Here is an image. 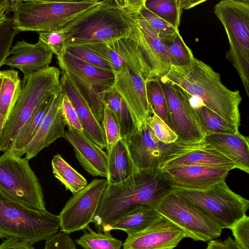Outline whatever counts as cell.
<instances>
[{
	"instance_id": "6da1fadb",
	"label": "cell",
	"mask_w": 249,
	"mask_h": 249,
	"mask_svg": "<svg viewBox=\"0 0 249 249\" xmlns=\"http://www.w3.org/2000/svg\"><path fill=\"white\" fill-rule=\"evenodd\" d=\"M173 189L162 169L138 172L119 183L107 184L91 223L99 231H104L136 206L144 204L156 209Z\"/></svg>"
},
{
	"instance_id": "7a4b0ae2",
	"label": "cell",
	"mask_w": 249,
	"mask_h": 249,
	"mask_svg": "<svg viewBox=\"0 0 249 249\" xmlns=\"http://www.w3.org/2000/svg\"><path fill=\"white\" fill-rule=\"evenodd\" d=\"M163 77L239 129V107L242 101L240 92L227 88L222 83L220 74L210 65L194 57L185 66L172 65Z\"/></svg>"
},
{
	"instance_id": "3957f363",
	"label": "cell",
	"mask_w": 249,
	"mask_h": 249,
	"mask_svg": "<svg viewBox=\"0 0 249 249\" xmlns=\"http://www.w3.org/2000/svg\"><path fill=\"white\" fill-rule=\"evenodd\" d=\"M136 24L113 0H103L66 25L61 30L65 47L104 43L130 36Z\"/></svg>"
},
{
	"instance_id": "277c9868",
	"label": "cell",
	"mask_w": 249,
	"mask_h": 249,
	"mask_svg": "<svg viewBox=\"0 0 249 249\" xmlns=\"http://www.w3.org/2000/svg\"><path fill=\"white\" fill-rule=\"evenodd\" d=\"M101 0H11L13 25L18 32L61 30L66 25Z\"/></svg>"
},
{
	"instance_id": "5b68a950",
	"label": "cell",
	"mask_w": 249,
	"mask_h": 249,
	"mask_svg": "<svg viewBox=\"0 0 249 249\" xmlns=\"http://www.w3.org/2000/svg\"><path fill=\"white\" fill-rule=\"evenodd\" d=\"M59 228L58 215L28 208L0 192V238H16L33 245L50 238Z\"/></svg>"
},
{
	"instance_id": "8992f818",
	"label": "cell",
	"mask_w": 249,
	"mask_h": 249,
	"mask_svg": "<svg viewBox=\"0 0 249 249\" xmlns=\"http://www.w3.org/2000/svg\"><path fill=\"white\" fill-rule=\"evenodd\" d=\"M60 71L50 67L23 76L20 94L0 135V152H10L21 128L50 91L60 86Z\"/></svg>"
},
{
	"instance_id": "52a82bcc",
	"label": "cell",
	"mask_w": 249,
	"mask_h": 249,
	"mask_svg": "<svg viewBox=\"0 0 249 249\" xmlns=\"http://www.w3.org/2000/svg\"><path fill=\"white\" fill-rule=\"evenodd\" d=\"M214 13L226 33L230 49L226 58L234 67L249 96V0H222Z\"/></svg>"
},
{
	"instance_id": "ba28073f",
	"label": "cell",
	"mask_w": 249,
	"mask_h": 249,
	"mask_svg": "<svg viewBox=\"0 0 249 249\" xmlns=\"http://www.w3.org/2000/svg\"><path fill=\"white\" fill-rule=\"evenodd\" d=\"M186 201L218 223L223 229L230 228L246 215L249 201L233 192L225 180L205 190L173 188Z\"/></svg>"
},
{
	"instance_id": "9c48e42d",
	"label": "cell",
	"mask_w": 249,
	"mask_h": 249,
	"mask_svg": "<svg viewBox=\"0 0 249 249\" xmlns=\"http://www.w3.org/2000/svg\"><path fill=\"white\" fill-rule=\"evenodd\" d=\"M0 192L28 208L46 209L41 184L25 157L9 152L0 156Z\"/></svg>"
},
{
	"instance_id": "30bf717a",
	"label": "cell",
	"mask_w": 249,
	"mask_h": 249,
	"mask_svg": "<svg viewBox=\"0 0 249 249\" xmlns=\"http://www.w3.org/2000/svg\"><path fill=\"white\" fill-rule=\"evenodd\" d=\"M125 140L138 172L159 169L166 162L208 144L205 141L191 143L178 140L171 143H165L157 138L146 124Z\"/></svg>"
},
{
	"instance_id": "8fae6325",
	"label": "cell",
	"mask_w": 249,
	"mask_h": 249,
	"mask_svg": "<svg viewBox=\"0 0 249 249\" xmlns=\"http://www.w3.org/2000/svg\"><path fill=\"white\" fill-rule=\"evenodd\" d=\"M156 209L162 217L182 231L186 237L195 241H210L222 233L223 228L218 223L173 190Z\"/></svg>"
},
{
	"instance_id": "7c38bea8",
	"label": "cell",
	"mask_w": 249,
	"mask_h": 249,
	"mask_svg": "<svg viewBox=\"0 0 249 249\" xmlns=\"http://www.w3.org/2000/svg\"><path fill=\"white\" fill-rule=\"evenodd\" d=\"M159 79L166 100L170 127L177 135L178 140L191 143L204 142L205 134L192 105L191 96L165 77Z\"/></svg>"
},
{
	"instance_id": "4fadbf2b",
	"label": "cell",
	"mask_w": 249,
	"mask_h": 249,
	"mask_svg": "<svg viewBox=\"0 0 249 249\" xmlns=\"http://www.w3.org/2000/svg\"><path fill=\"white\" fill-rule=\"evenodd\" d=\"M107 184L106 179H94L73 194L58 215L61 232L69 234L88 228Z\"/></svg>"
},
{
	"instance_id": "5bb4252c",
	"label": "cell",
	"mask_w": 249,
	"mask_h": 249,
	"mask_svg": "<svg viewBox=\"0 0 249 249\" xmlns=\"http://www.w3.org/2000/svg\"><path fill=\"white\" fill-rule=\"evenodd\" d=\"M84 46L106 61L113 72L127 68L145 81L153 78L139 45L130 35L104 43Z\"/></svg>"
},
{
	"instance_id": "9a60e30c",
	"label": "cell",
	"mask_w": 249,
	"mask_h": 249,
	"mask_svg": "<svg viewBox=\"0 0 249 249\" xmlns=\"http://www.w3.org/2000/svg\"><path fill=\"white\" fill-rule=\"evenodd\" d=\"M113 73V87L126 105L138 131H140L152 113L147 98L146 81L127 68Z\"/></svg>"
},
{
	"instance_id": "2e32d148",
	"label": "cell",
	"mask_w": 249,
	"mask_h": 249,
	"mask_svg": "<svg viewBox=\"0 0 249 249\" xmlns=\"http://www.w3.org/2000/svg\"><path fill=\"white\" fill-rule=\"evenodd\" d=\"M130 16L136 24L130 36L139 45L153 78H161L166 75L172 65L164 42L157 36L141 12Z\"/></svg>"
},
{
	"instance_id": "e0dca14e",
	"label": "cell",
	"mask_w": 249,
	"mask_h": 249,
	"mask_svg": "<svg viewBox=\"0 0 249 249\" xmlns=\"http://www.w3.org/2000/svg\"><path fill=\"white\" fill-rule=\"evenodd\" d=\"M186 237L184 232L163 217L144 230L127 235L123 249H174Z\"/></svg>"
},
{
	"instance_id": "ac0fdd59",
	"label": "cell",
	"mask_w": 249,
	"mask_h": 249,
	"mask_svg": "<svg viewBox=\"0 0 249 249\" xmlns=\"http://www.w3.org/2000/svg\"><path fill=\"white\" fill-rule=\"evenodd\" d=\"M173 188L201 190L225 180L230 170L196 165L162 169Z\"/></svg>"
},
{
	"instance_id": "d6986e66",
	"label": "cell",
	"mask_w": 249,
	"mask_h": 249,
	"mask_svg": "<svg viewBox=\"0 0 249 249\" xmlns=\"http://www.w3.org/2000/svg\"><path fill=\"white\" fill-rule=\"evenodd\" d=\"M53 54L39 39L36 44L18 41L10 49L9 55L12 56L7 57L4 65L18 69L26 76L49 67Z\"/></svg>"
},
{
	"instance_id": "ffe728a7",
	"label": "cell",
	"mask_w": 249,
	"mask_h": 249,
	"mask_svg": "<svg viewBox=\"0 0 249 249\" xmlns=\"http://www.w3.org/2000/svg\"><path fill=\"white\" fill-rule=\"evenodd\" d=\"M72 146L81 166L93 177L107 178V155L83 132L68 129L64 138Z\"/></svg>"
},
{
	"instance_id": "44dd1931",
	"label": "cell",
	"mask_w": 249,
	"mask_h": 249,
	"mask_svg": "<svg viewBox=\"0 0 249 249\" xmlns=\"http://www.w3.org/2000/svg\"><path fill=\"white\" fill-rule=\"evenodd\" d=\"M63 94L61 87L38 131L27 147L25 155L27 160L36 157L43 149L57 139L65 138L66 124L61 110Z\"/></svg>"
},
{
	"instance_id": "7402d4cb",
	"label": "cell",
	"mask_w": 249,
	"mask_h": 249,
	"mask_svg": "<svg viewBox=\"0 0 249 249\" xmlns=\"http://www.w3.org/2000/svg\"><path fill=\"white\" fill-rule=\"evenodd\" d=\"M60 85L63 93L74 107L83 128V134L102 149L106 148L103 128L66 74L62 73Z\"/></svg>"
},
{
	"instance_id": "603a6c76",
	"label": "cell",
	"mask_w": 249,
	"mask_h": 249,
	"mask_svg": "<svg viewBox=\"0 0 249 249\" xmlns=\"http://www.w3.org/2000/svg\"><path fill=\"white\" fill-rule=\"evenodd\" d=\"M204 141L231 160L239 169L249 173V140L238 132L234 134H212Z\"/></svg>"
},
{
	"instance_id": "cb8c5ba5",
	"label": "cell",
	"mask_w": 249,
	"mask_h": 249,
	"mask_svg": "<svg viewBox=\"0 0 249 249\" xmlns=\"http://www.w3.org/2000/svg\"><path fill=\"white\" fill-rule=\"evenodd\" d=\"M57 59L62 72H71L103 91L113 87L114 74L112 71L89 65L65 52Z\"/></svg>"
},
{
	"instance_id": "d4e9b609",
	"label": "cell",
	"mask_w": 249,
	"mask_h": 249,
	"mask_svg": "<svg viewBox=\"0 0 249 249\" xmlns=\"http://www.w3.org/2000/svg\"><path fill=\"white\" fill-rule=\"evenodd\" d=\"M61 86L49 92L37 106L31 117L17 135L10 152L18 157L25 154L28 145L38 131Z\"/></svg>"
},
{
	"instance_id": "484cf974",
	"label": "cell",
	"mask_w": 249,
	"mask_h": 249,
	"mask_svg": "<svg viewBox=\"0 0 249 249\" xmlns=\"http://www.w3.org/2000/svg\"><path fill=\"white\" fill-rule=\"evenodd\" d=\"M180 165H196L230 171L237 169L236 165L232 160L211 147L208 144L205 147L166 162L160 169Z\"/></svg>"
},
{
	"instance_id": "4316f807",
	"label": "cell",
	"mask_w": 249,
	"mask_h": 249,
	"mask_svg": "<svg viewBox=\"0 0 249 249\" xmlns=\"http://www.w3.org/2000/svg\"><path fill=\"white\" fill-rule=\"evenodd\" d=\"M107 155V184L122 182L137 174L138 170L131 158L126 141L121 139Z\"/></svg>"
},
{
	"instance_id": "83f0119b",
	"label": "cell",
	"mask_w": 249,
	"mask_h": 249,
	"mask_svg": "<svg viewBox=\"0 0 249 249\" xmlns=\"http://www.w3.org/2000/svg\"><path fill=\"white\" fill-rule=\"evenodd\" d=\"M162 217L155 208L140 205L121 216L106 227L104 232L121 230L129 235L144 230Z\"/></svg>"
},
{
	"instance_id": "f1b7e54d",
	"label": "cell",
	"mask_w": 249,
	"mask_h": 249,
	"mask_svg": "<svg viewBox=\"0 0 249 249\" xmlns=\"http://www.w3.org/2000/svg\"><path fill=\"white\" fill-rule=\"evenodd\" d=\"M102 98L105 107L113 112L118 122L122 139L126 140L138 131L128 107L113 87L104 91Z\"/></svg>"
},
{
	"instance_id": "f546056e",
	"label": "cell",
	"mask_w": 249,
	"mask_h": 249,
	"mask_svg": "<svg viewBox=\"0 0 249 249\" xmlns=\"http://www.w3.org/2000/svg\"><path fill=\"white\" fill-rule=\"evenodd\" d=\"M1 72L0 114L5 123L20 94L22 83L17 71L7 70Z\"/></svg>"
},
{
	"instance_id": "4dcf8cb0",
	"label": "cell",
	"mask_w": 249,
	"mask_h": 249,
	"mask_svg": "<svg viewBox=\"0 0 249 249\" xmlns=\"http://www.w3.org/2000/svg\"><path fill=\"white\" fill-rule=\"evenodd\" d=\"M62 72L73 84L102 127L105 109L102 94L104 91L71 72Z\"/></svg>"
},
{
	"instance_id": "1f68e13d",
	"label": "cell",
	"mask_w": 249,
	"mask_h": 249,
	"mask_svg": "<svg viewBox=\"0 0 249 249\" xmlns=\"http://www.w3.org/2000/svg\"><path fill=\"white\" fill-rule=\"evenodd\" d=\"M191 103L205 136L212 134H234L239 132L235 126L211 110L199 100L195 104Z\"/></svg>"
},
{
	"instance_id": "d6a6232c",
	"label": "cell",
	"mask_w": 249,
	"mask_h": 249,
	"mask_svg": "<svg viewBox=\"0 0 249 249\" xmlns=\"http://www.w3.org/2000/svg\"><path fill=\"white\" fill-rule=\"evenodd\" d=\"M51 164L54 177L73 194L88 184L87 179L70 165L60 154H56L53 157Z\"/></svg>"
},
{
	"instance_id": "836d02e7",
	"label": "cell",
	"mask_w": 249,
	"mask_h": 249,
	"mask_svg": "<svg viewBox=\"0 0 249 249\" xmlns=\"http://www.w3.org/2000/svg\"><path fill=\"white\" fill-rule=\"evenodd\" d=\"M145 7L178 29L186 10L184 0H145Z\"/></svg>"
},
{
	"instance_id": "e575fe53",
	"label": "cell",
	"mask_w": 249,
	"mask_h": 249,
	"mask_svg": "<svg viewBox=\"0 0 249 249\" xmlns=\"http://www.w3.org/2000/svg\"><path fill=\"white\" fill-rule=\"evenodd\" d=\"M145 86L147 100L152 111L170 127L167 105L159 78L147 80Z\"/></svg>"
},
{
	"instance_id": "d590c367",
	"label": "cell",
	"mask_w": 249,
	"mask_h": 249,
	"mask_svg": "<svg viewBox=\"0 0 249 249\" xmlns=\"http://www.w3.org/2000/svg\"><path fill=\"white\" fill-rule=\"evenodd\" d=\"M83 249H122L123 242L110 231H95L91 229L75 240Z\"/></svg>"
},
{
	"instance_id": "8d00e7d4",
	"label": "cell",
	"mask_w": 249,
	"mask_h": 249,
	"mask_svg": "<svg viewBox=\"0 0 249 249\" xmlns=\"http://www.w3.org/2000/svg\"><path fill=\"white\" fill-rule=\"evenodd\" d=\"M163 42L173 66H185L194 57L191 49L186 44L180 33L171 40Z\"/></svg>"
},
{
	"instance_id": "74e56055",
	"label": "cell",
	"mask_w": 249,
	"mask_h": 249,
	"mask_svg": "<svg viewBox=\"0 0 249 249\" xmlns=\"http://www.w3.org/2000/svg\"><path fill=\"white\" fill-rule=\"evenodd\" d=\"M141 14L157 36L163 42L171 40L179 33V29H176L154 14L147 9L145 6L141 10Z\"/></svg>"
},
{
	"instance_id": "f35d334b",
	"label": "cell",
	"mask_w": 249,
	"mask_h": 249,
	"mask_svg": "<svg viewBox=\"0 0 249 249\" xmlns=\"http://www.w3.org/2000/svg\"><path fill=\"white\" fill-rule=\"evenodd\" d=\"M65 52L91 66L112 71L108 63L84 46H70L65 47Z\"/></svg>"
},
{
	"instance_id": "ab89813d",
	"label": "cell",
	"mask_w": 249,
	"mask_h": 249,
	"mask_svg": "<svg viewBox=\"0 0 249 249\" xmlns=\"http://www.w3.org/2000/svg\"><path fill=\"white\" fill-rule=\"evenodd\" d=\"M18 32L15 29L13 17H7L0 23V67L9 56L15 36Z\"/></svg>"
},
{
	"instance_id": "60d3db41",
	"label": "cell",
	"mask_w": 249,
	"mask_h": 249,
	"mask_svg": "<svg viewBox=\"0 0 249 249\" xmlns=\"http://www.w3.org/2000/svg\"><path fill=\"white\" fill-rule=\"evenodd\" d=\"M102 127L106 138L107 153L122 139L118 122L113 112L105 107Z\"/></svg>"
},
{
	"instance_id": "b9f144b4",
	"label": "cell",
	"mask_w": 249,
	"mask_h": 249,
	"mask_svg": "<svg viewBox=\"0 0 249 249\" xmlns=\"http://www.w3.org/2000/svg\"><path fill=\"white\" fill-rule=\"evenodd\" d=\"M157 138L165 143H171L178 140L176 133L153 111L146 121Z\"/></svg>"
},
{
	"instance_id": "7bdbcfd3",
	"label": "cell",
	"mask_w": 249,
	"mask_h": 249,
	"mask_svg": "<svg viewBox=\"0 0 249 249\" xmlns=\"http://www.w3.org/2000/svg\"><path fill=\"white\" fill-rule=\"evenodd\" d=\"M38 39L41 40L57 57L61 56L64 53L65 39L61 30L39 33Z\"/></svg>"
},
{
	"instance_id": "ee69618b",
	"label": "cell",
	"mask_w": 249,
	"mask_h": 249,
	"mask_svg": "<svg viewBox=\"0 0 249 249\" xmlns=\"http://www.w3.org/2000/svg\"><path fill=\"white\" fill-rule=\"evenodd\" d=\"M61 110L66 125L69 129L83 132V128L76 111L68 97L64 93L61 102Z\"/></svg>"
},
{
	"instance_id": "f6af8a7d",
	"label": "cell",
	"mask_w": 249,
	"mask_h": 249,
	"mask_svg": "<svg viewBox=\"0 0 249 249\" xmlns=\"http://www.w3.org/2000/svg\"><path fill=\"white\" fill-rule=\"evenodd\" d=\"M236 243L241 249H249V217L246 214L230 229Z\"/></svg>"
},
{
	"instance_id": "bcb514c9",
	"label": "cell",
	"mask_w": 249,
	"mask_h": 249,
	"mask_svg": "<svg viewBox=\"0 0 249 249\" xmlns=\"http://www.w3.org/2000/svg\"><path fill=\"white\" fill-rule=\"evenodd\" d=\"M44 249H77L74 242L69 234L59 232L45 242Z\"/></svg>"
},
{
	"instance_id": "7dc6e473",
	"label": "cell",
	"mask_w": 249,
	"mask_h": 249,
	"mask_svg": "<svg viewBox=\"0 0 249 249\" xmlns=\"http://www.w3.org/2000/svg\"><path fill=\"white\" fill-rule=\"evenodd\" d=\"M113 1L120 9L130 16L141 11L145 6V0H113Z\"/></svg>"
},
{
	"instance_id": "c3c4849f",
	"label": "cell",
	"mask_w": 249,
	"mask_h": 249,
	"mask_svg": "<svg viewBox=\"0 0 249 249\" xmlns=\"http://www.w3.org/2000/svg\"><path fill=\"white\" fill-rule=\"evenodd\" d=\"M205 249H241L234 239L229 236L224 240L213 239L210 241Z\"/></svg>"
},
{
	"instance_id": "681fc988",
	"label": "cell",
	"mask_w": 249,
	"mask_h": 249,
	"mask_svg": "<svg viewBox=\"0 0 249 249\" xmlns=\"http://www.w3.org/2000/svg\"><path fill=\"white\" fill-rule=\"evenodd\" d=\"M0 249H36L33 245L16 238H8L0 244Z\"/></svg>"
},
{
	"instance_id": "f907efd6",
	"label": "cell",
	"mask_w": 249,
	"mask_h": 249,
	"mask_svg": "<svg viewBox=\"0 0 249 249\" xmlns=\"http://www.w3.org/2000/svg\"><path fill=\"white\" fill-rule=\"evenodd\" d=\"M11 0H0V14L10 11Z\"/></svg>"
},
{
	"instance_id": "816d5d0a",
	"label": "cell",
	"mask_w": 249,
	"mask_h": 249,
	"mask_svg": "<svg viewBox=\"0 0 249 249\" xmlns=\"http://www.w3.org/2000/svg\"><path fill=\"white\" fill-rule=\"evenodd\" d=\"M2 74H1V71H0V88L1 84V82H2ZM4 124V122L0 114V135L2 129Z\"/></svg>"
},
{
	"instance_id": "f5cc1de1",
	"label": "cell",
	"mask_w": 249,
	"mask_h": 249,
	"mask_svg": "<svg viewBox=\"0 0 249 249\" xmlns=\"http://www.w3.org/2000/svg\"><path fill=\"white\" fill-rule=\"evenodd\" d=\"M7 13H5L1 14H0V23L4 20L7 17Z\"/></svg>"
}]
</instances>
